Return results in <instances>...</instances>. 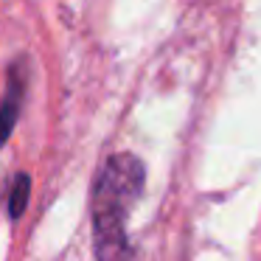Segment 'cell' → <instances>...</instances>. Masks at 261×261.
Listing matches in <instances>:
<instances>
[{"instance_id": "cell-1", "label": "cell", "mask_w": 261, "mask_h": 261, "mask_svg": "<svg viewBox=\"0 0 261 261\" xmlns=\"http://www.w3.org/2000/svg\"><path fill=\"white\" fill-rule=\"evenodd\" d=\"M143 188V163L135 154H113L93 188V236L98 261H132L126 214Z\"/></svg>"}, {"instance_id": "cell-2", "label": "cell", "mask_w": 261, "mask_h": 261, "mask_svg": "<svg viewBox=\"0 0 261 261\" xmlns=\"http://www.w3.org/2000/svg\"><path fill=\"white\" fill-rule=\"evenodd\" d=\"M23 93H25V68L23 62H17L9 73V87H6V96H3V104H0V143L9 141L14 124H17Z\"/></svg>"}, {"instance_id": "cell-3", "label": "cell", "mask_w": 261, "mask_h": 261, "mask_svg": "<svg viewBox=\"0 0 261 261\" xmlns=\"http://www.w3.org/2000/svg\"><path fill=\"white\" fill-rule=\"evenodd\" d=\"M29 188H31L29 174H20L17 182H14V191H12V202H9V214H12V219H17V216L23 214L25 202H29Z\"/></svg>"}]
</instances>
